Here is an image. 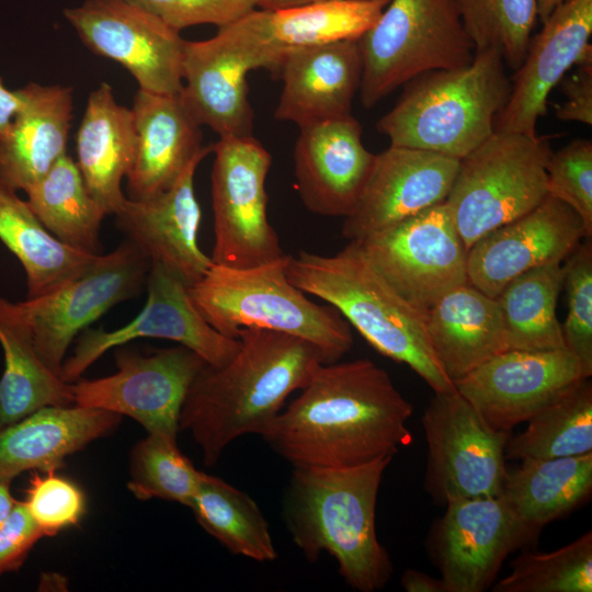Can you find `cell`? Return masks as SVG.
<instances>
[{
	"mask_svg": "<svg viewBox=\"0 0 592 592\" xmlns=\"http://www.w3.org/2000/svg\"><path fill=\"white\" fill-rule=\"evenodd\" d=\"M260 435L293 468H341L395 456L413 436L412 403L368 358L321 363Z\"/></svg>",
	"mask_w": 592,
	"mask_h": 592,
	"instance_id": "1",
	"label": "cell"
},
{
	"mask_svg": "<svg viewBox=\"0 0 592 592\" xmlns=\"http://www.w3.org/2000/svg\"><path fill=\"white\" fill-rule=\"evenodd\" d=\"M238 339L229 362L198 372L180 412L179 430L192 435L209 467L235 440L261 435L325 363L314 344L282 332L246 329Z\"/></svg>",
	"mask_w": 592,
	"mask_h": 592,
	"instance_id": "2",
	"label": "cell"
},
{
	"mask_svg": "<svg viewBox=\"0 0 592 592\" xmlns=\"http://www.w3.org/2000/svg\"><path fill=\"white\" fill-rule=\"evenodd\" d=\"M394 456L341 468H293L283 501L286 528L310 562L328 553L353 590L375 592L392 562L376 532L383 475Z\"/></svg>",
	"mask_w": 592,
	"mask_h": 592,
	"instance_id": "3",
	"label": "cell"
},
{
	"mask_svg": "<svg viewBox=\"0 0 592 592\" xmlns=\"http://www.w3.org/2000/svg\"><path fill=\"white\" fill-rule=\"evenodd\" d=\"M286 275L333 306L375 351L409 366L434 392L455 389L430 343L425 315L385 281L357 241L332 255L289 254Z\"/></svg>",
	"mask_w": 592,
	"mask_h": 592,
	"instance_id": "4",
	"label": "cell"
},
{
	"mask_svg": "<svg viewBox=\"0 0 592 592\" xmlns=\"http://www.w3.org/2000/svg\"><path fill=\"white\" fill-rule=\"evenodd\" d=\"M376 124L390 145L462 159L494 132L512 82L498 49L475 53L462 68L421 75Z\"/></svg>",
	"mask_w": 592,
	"mask_h": 592,
	"instance_id": "5",
	"label": "cell"
},
{
	"mask_svg": "<svg viewBox=\"0 0 592 592\" xmlns=\"http://www.w3.org/2000/svg\"><path fill=\"white\" fill-rule=\"evenodd\" d=\"M289 254L246 269L214 263L189 287L204 318L218 332L238 339L246 329H265L314 344L325 364L338 362L353 345L350 323L331 305H319L289 282Z\"/></svg>",
	"mask_w": 592,
	"mask_h": 592,
	"instance_id": "6",
	"label": "cell"
},
{
	"mask_svg": "<svg viewBox=\"0 0 592 592\" xmlns=\"http://www.w3.org/2000/svg\"><path fill=\"white\" fill-rule=\"evenodd\" d=\"M358 45L365 109L421 75L466 67L475 57L453 0H390Z\"/></svg>",
	"mask_w": 592,
	"mask_h": 592,
	"instance_id": "7",
	"label": "cell"
},
{
	"mask_svg": "<svg viewBox=\"0 0 592 592\" xmlns=\"http://www.w3.org/2000/svg\"><path fill=\"white\" fill-rule=\"evenodd\" d=\"M550 152L545 136L493 132L459 159L445 204L467 250L544 201Z\"/></svg>",
	"mask_w": 592,
	"mask_h": 592,
	"instance_id": "8",
	"label": "cell"
},
{
	"mask_svg": "<svg viewBox=\"0 0 592 592\" xmlns=\"http://www.w3.org/2000/svg\"><path fill=\"white\" fill-rule=\"evenodd\" d=\"M213 153V262L246 269L285 255L267 218L271 153L253 135L219 137Z\"/></svg>",
	"mask_w": 592,
	"mask_h": 592,
	"instance_id": "9",
	"label": "cell"
},
{
	"mask_svg": "<svg viewBox=\"0 0 592 592\" xmlns=\"http://www.w3.org/2000/svg\"><path fill=\"white\" fill-rule=\"evenodd\" d=\"M426 492L440 504L501 493L508 432L493 429L456 388L434 392L421 418Z\"/></svg>",
	"mask_w": 592,
	"mask_h": 592,
	"instance_id": "10",
	"label": "cell"
},
{
	"mask_svg": "<svg viewBox=\"0 0 592 592\" xmlns=\"http://www.w3.org/2000/svg\"><path fill=\"white\" fill-rule=\"evenodd\" d=\"M357 242L385 281L424 315L468 283L467 249L445 201Z\"/></svg>",
	"mask_w": 592,
	"mask_h": 592,
	"instance_id": "11",
	"label": "cell"
},
{
	"mask_svg": "<svg viewBox=\"0 0 592 592\" xmlns=\"http://www.w3.org/2000/svg\"><path fill=\"white\" fill-rule=\"evenodd\" d=\"M150 265L133 243L124 240L58 289L16 303L39 357L52 372L61 377L66 352L82 329L140 293Z\"/></svg>",
	"mask_w": 592,
	"mask_h": 592,
	"instance_id": "12",
	"label": "cell"
},
{
	"mask_svg": "<svg viewBox=\"0 0 592 592\" xmlns=\"http://www.w3.org/2000/svg\"><path fill=\"white\" fill-rule=\"evenodd\" d=\"M64 16L90 52L124 67L138 89L180 92L185 39L147 9L130 0H86Z\"/></svg>",
	"mask_w": 592,
	"mask_h": 592,
	"instance_id": "13",
	"label": "cell"
},
{
	"mask_svg": "<svg viewBox=\"0 0 592 592\" xmlns=\"http://www.w3.org/2000/svg\"><path fill=\"white\" fill-rule=\"evenodd\" d=\"M115 361L113 375L72 384L73 402L126 414L148 433L177 441L184 399L205 361L183 345L147 355L119 350Z\"/></svg>",
	"mask_w": 592,
	"mask_h": 592,
	"instance_id": "14",
	"label": "cell"
},
{
	"mask_svg": "<svg viewBox=\"0 0 592 592\" xmlns=\"http://www.w3.org/2000/svg\"><path fill=\"white\" fill-rule=\"evenodd\" d=\"M146 287L147 301L130 322L116 330H91L80 337L72 355L61 366L66 383L77 380L106 351L138 338L178 342L215 367L234 357L240 340L221 334L208 323L183 281L162 265L151 263Z\"/></svg>",
	"mask_w": 592,
	"mask_h": 592,
	"instance_id": "15",
	"label": "cell"
},
{
	"mask_svg": "<svg viewBox=\"0 0 592 592\" xmlns=\"http://www.w3.org/2000/svg\"><path fill=\"white\" fill-rule=\"evenodd\" d=\"M433 526L430 553L446 592H482L506 556L537 533L526 527L501 494L453 500Z\"/></svg>",
	"mask_w": 592,
	"mask_h": 592,
	"instance_id": "16",
	"label": "cell"
},
{
	"mask_svg": "<svg viewBox=\"0 0 592 592\" xmlns=\"http://www.w3.org/2000/svg\"><path fill=\"white\" fill-rule=\"evenodd\" d=\"M582 378L579 361L567 349L509 350L454 386L493 429L510 433Z\"/></svg>",
	"mask_w": 592,
	"mask_h": 592,
	"instance_id": "17",
	"label": "cell"
},
{
	"mask_svg": "<svg viewBox=\"0 0 592 592\" xmlns=\"http://www.w3.org/2000/svg\"><path fill=\"white\" fill-rule=\"evenodd\" d=\"M588 238L581 217L547 195L526 214L493 229L467 250L468 283L490 297L520 274L562 262Z\"/></svg>",
	"mask_w": 592,
	"mask_h": 592,
	"instance_id": "18",
	"label": "cell"
},
{
	"mask_svg": "<svg viewBox=\"0 0 592 592\" xmlns=\"http://www.w3.org/2000/svg\"><path fill=\"white\" fill-rule=\"evenodd\" d=\"M459 159L390 145L375 161L341 235L358 241L444 202Z\"/></svg>",
	"mask_w": 592,
	"mask_h": 592,
	"instance_id": "19",
	"label": "cell"
},
{
	"mask_svg": "<svg viewBox=\"0 0 592 592\" xmlns=\"http://www.w3.org/2000/svg\"><path fill=\"white\" fill-rule=\"evenodd\" d=\"M592 0H567L531 38L526 55L512 78L510 98L496 117L494 132L536 136L547 112L553 88L573 66L592 60Z\"/></svg>",
	"mask_w": 592,
	"mask_h": 592,
	"instance_id": "20",
	"label": "cell"
},
{
	"mask_svg": "<svg viewBox=\"0 0 592 592\" xmlns=\"http://www.w3.org/2000/svg\"><path fill=\"white\" fill-rule=\"evenodd\" d=\"M209 149L198 155L167 191L147 198L125 201L114 214L117 229L151 263H158L189 287L214 265L198 244L202 212L194 177Z\"/></svg>",
	"mask_w": 592,
	"mask_h": 592,
	"instance_id": "21",
	"label": "cell"
},
{
	"mask_svg": "<svg viewBox=\"0 0 592 592\" xmlns=\"http://www.w3.org/2000/svg\"><path fill=\"white\" fill-rule=\"evenodd\" d=\"M375 156L365 148L362 126L352 115L300 127L293 158L304 206L321 216H349L364 190Z\"/></svg>",
	"mask_w": 592,
	"mask_h": 592,
	"instance_id": "22",
	"label": "cell"
},
{
	"mask_svg": "<svg viewBox=\"0 0 592 592\" xmlns=\"http://www.w3.org/2000/svg\"><path fill=\"white\" fill-rule=\"evenodd\" d=\"M362 69L358 39L285 52L274 72L283 81L274 117L300 128L351 116Z\"/></svg>",
	"mask_w": 592,
	"mask_h": 592,
	"instance_id": "23",
	"label": "cell"
},
{
	"mask_svg": "<svg viewBox=\"0 0 592 592\" xmlns=\"http://www.w3.org/2000/svg\"><path fill=\"white\" fill-rule=\"evenodd\" d=\"M254 69L221 29L209 38L185 41L180 99L201 126L219 137L252 135L247 75Z\"/></svg>",
	"mask_w": 592,
	"mask_h": 592,
	"instance_id": "24",
	"label": "cell"
},
{
	"mask_svg": "<svg viewBox=\"0 0 592 592\" xmlns=\"http://www.w3.org/2000/svg\"><path fill=\"white\" fill-rule=\"evenodd\" d=\"M137 145L126 175L128 198L147 200L170 189L186 167L210 146H203L202 126L179 93L138 89L132 106Z\"/></svg>",
	"mask_w": 592,
	"mask_h": 592,
	"instance_id": "25",
	"label": "cell"
},
{
	"mask_svg": "<svg viewBox=\"0 0 592 592\" xmlns=\"http://www.w3.org/2000/svg\"><path fill=\"white\" fill-rule=\"evenodd\" d=\"M18 90L21 106L0 140V181L26 192L67 153L73 90L37 82Z\"/></svg>",
	"mask_w": 592,
	"mask_h": 592,
	"instance_id": "26",
	"label": "cell"
},
{
	"mask_svg": "<svg viewBox=\"0 0 592 592\" xmlns=\"http://www.w3.org/2000/svg\"><path fill=\"white\" fill-rule=\"evenodd\" d=\"M385 3L321 0L281 9H255L237 20L275 72L285 52L358 39L379 18Z\"/></svg>",
	"mask_w": 592,
	"mask_h": 592,
	"instance_id": "27",
	"label": "cell"
},
{
	"mask_svg": "<svg viewBox=\"0 0 592 592\" xmlns=\"http://www.w3.org/2000/svg\"><path fill=\"white\" fill-rule=\"evenodd\" d=\"M121 418L78 405L47 406L0 429V480L10 482L29 469L57 470L66 456L109 433Z\"/></svg>",
	"mask_w": 592,
	"mask_h": 592,
	"instance_id": "28",
	"label": "cell"
},
{
	"mask_svg": "<svg viewBox=\"0 0 592 592\" xmlns=\"http://www.w3.org/2000/svg\"><path fill=\"white\" fill-rule=\"evenodd\" d=\"M137 134L132 109L117 103L113 89L101 82L88 96L77 137V166L91 196L107 215L127 197L122 182L136 152Z\"/></svg>",
	"mask_w": 592,
	"mask_h": 592,
	"instance_id": "29",
	"label": "cell"
},
{
	"mask_svg": "<svg viewBox=\"0 0 592 592\" xmlns=\"http://www.w3.org/2000/svg\"><path fill=\"white\" fill-rule=\"evenodd\" d=\"M425 326L434 354L453 383L508 351L497 299L469 283L443 295L426 311Z\"/></svg>",
	"mask_w": 592,
	"mask_h": 592,
	"instance_id": "30",
	"label": "cell"
},
{
	"mask_svg": "<svg viewBox=\"0 0 592 592\" xmlns=\"http://www.w3.org/2000/svg\"><path fill=\"white\" fill-rule=\"evenodd\" d=\"M0 344L4 353V372L0 379V429L43 407L73 402L72 384L46 366L18 304L1 296Z\"/></svg>",
	"mask_w": 592,
	"mask_h": 592,
	"instance_id": "31",
	"label": "cell"
},
{
	"mask_svg": "<svg viewBox=\"0 0 592 592\" xmlns=\"http://www.w3.org/2000/svg\"><path fill=\"white\" fill-rule=\"evenodd\" d=\"M16 192L0 181V240L23 265L27 298H34L79 276L100 254H88L59 241Z\"/></svg>",
	"mask_w": 592,
	"mask_h": 592,
	"instance_id": "32",
	"label": "cell"
},
{
	"mask_svg": "<svg viewBox=\"0 0 592 592\" xmlns=\"http://www.w3.org/2000/svg\"><path fill=\"white\" fill-rule=\"evenodd\" d=\"M592 489V452L556 458H524L508 471L501 497L530 530L569 513Z\"/></svg>",
	"mask_w": 592,
	"mask_h": 592,
	"instance_id": "33",
	"label": "cell"
},
{
	"mask_svg": "<svg viewBox=\"0 0 592 592\" xmlns=\"http://www.w3.org/2000/svg\"><path fill=\"white\" fill-rule=\"evenodd\" d=\"M25 193L31 209L55 238L78 251L102 254L100 230L107 214L89 193L69 155Z\"/></svg>",
	"mask_w": 592,
	"mask_h": 592,
	"instance_id": "34",
	"label": "cell"
},
{
	"mask_svg": "<svg viewBox=\"0 0 592 592\" xmlns=\"http://www.w3.org/2000/svg\"><path fill=\"white\" fill-rule=\"evenodd\" d=\"M562 282V264L553 262L520 274L494 297L508 351L565 349L561 322L556 315Z\"/></svg>",
	"mask_w": 592,
	"mask_h": 592,
	"instance_id": "35",
	"label": "cell"
},
{
	"mask_svg": "<svg viewBox=\"0 0 592 592\" xmlns=\"http://www.w3.org/2000/svg\"><path fill=\"white\" fill-rule=\"evenodd\" d=\"M189 508L197 523L231 554L258 562L277 558L269 523L244 491L203 473Z\"/></svg>",
	"mask_w": 592,
	"mask_h": 592,
	"instance_id": "36",
	"label": "cell"
},
{
	"mask_svg": "<svg viewBox=\"0 0 592 592\" xmlns=\"http://www.w3.org/2000/svg\"><path fill=\"white\" fill-rule=\"evenodd\" d=\"M505 446V458H556L592 452V385L582 378L545 405Z\"/></svg>",
	"mask_w": 592,
	"mask_h": 592,
	"instance_id": "37",
	"label": "cell"
},
{
	"mask_svg": "<svg viewBox=\"0 0 592 592\" xmlns=\"http://www.w3.org/2000/svg\"><path fill=\"white\" fill-rule=\"evenodd\" d=\"M475 53L498 49L505 66L524 60L537 18V0H453Z\"/></svg>",
	"mask_w": 592,
	"mask_h": 592,
	"instance_id": "38",
	"label": "cell"
},
{
	"mask_svg": "<svg viewBox=\"0 0 592 592\" xmlns=\"http://www.w3.org/2000/svg\"><path fill=\"white\" fill-rule=\"evenodd\" d=\"M494 592H591L592 533L554 551H526L511 563Z\"/></svg>",
	"mask_w": 592,
	"mask_h": 592,
	"instance_id": "39",
	"label": "cell"
},
{
	"mask_svg": "<svg viewBox=\"0 0 592 592\" xmlns=\"http://www.w3.org/2000/svg\"><path fill=\"white\" fill-rule=\"evenodd\" d=\"M202 476L175 440L149 433L133 449L127 487L138 500L158 498L190 506Z\"/></svg>",
	"mask_w": 592,
	"mask_h": 592,
	"instance_id": "40",
	"label": "cell"
},
{
	"mask_svg": "<svg viewBox=\"0 0 592 592\" xmlns=\"http://www.w3.org/2000/svg\"><path fill=\"white\" fill-rule=\"evenodd\" d=\"M562 288L567 316L561 323L565 349L580 363L582 375H592V242L587 238L563 260Z\"/></svg>",
	"mask_w": 592,
	"mask_h": 592,
	"instance_id": "41",
	"label": "cell"
},
{
	"mask_svg": "<svg viewBox=\"0 0 592 592\" xmlns=\"http://www.w3.org/2000/svg\"><path fill=\"white\" fill-rule=\"evenodd\" d=\"M548 195L569 205L592 236V143L573 139L550 152L546 163Z\"/></svg>",
	"mask_w": 592,
	"mask_h": 592,
	"instance_id": "42",
	"label": "cell"
},
{
	"mask_svg": "<svg viewBox=\"0 0 592 592\" xmlns=\"http://www.w3.org/2000/svg\"><path fill=\"white\" fill-rule=\"evenodd\" d=\"M56 470L35 474L30 479L24 501L44 536H54L78 524L86 510L82 490Z\"/></svg>",
	"mask_w": 592,
	"mask_h": 592,
	"instance_id": "43",
	"label": "cell"
},
{
	"mask_svg": "<svg viewBox=\"0 0 592 592\" xmlns=\"http://www.w3.org/2000/svg\"><path fill=\"white\" fill-rule=\"evenodd\" d=\"M178 32L202 24L227 26L260 8L261 0H130Z\"/></svg>",
	"mask_w": 592,
	"mask_h": 592,
	"instance_id": "44",
	"label": "cell"
},
{
	"mask_svg": "<svg viewBox=\"0 0 592 592\" xmlns=\"http://www.w3.org/2000/svg\"><path fill=\"white\" fill-rule=\"evenodd\" d=\"M44 536L24 502L15 501L0 525V574L19 569L34 544Z\"/></svg>",
	"mask_w": 592,
	"mask_h": 592,
	"instance_id": "45",
	"label": "cell"
},
{
	"mask_svg": "<svg viewBox=\"0 0 592 592\" xmlns=\"http://www.w3.org/2000/svg\"><path fill=\"white\" fill-rule=\"evenodd\" d=\"M576 72L562 81L566 100L556 107V116L562 122L592 125V60L581 62Z\"/></svg>",
	"mask_w": 592,
	"mask_h": 592,
	"instance_id": "46",
	"label": "cell"
},
{
	"mask_svg": "<svg viewBox=\"0 0 592 592\" xmlns=\"http://www.w3.org/2000/svg\"><path fill=\"white\" fill-rule=\"evenodd\" d=\"M400 584L407 592H446L441 578H434L415 569H407L401 576Z\"/></svg>",
	"mask_w": 592,
	"mask_h": 592,
	"instance_id": "47",
	"label": "cell"
},
{
	"mask_svg": "<svg viewBox=\"0 0 592 592\" xmlns=\"http://www.w3.org/2000/svg\"><path fill=\"white\" fill-rule=\"evenodd\" d=\"M21 103L22 99L19 90L8 89L0 76V140L8 133Z\"/></svg>",
	"mask_w": 592,
	"mask_h": 592,
	"instance_id": "48",
	"label": "cell"
},
{
	"mask_svg": "<svg viewBox=\"0 0 592 592\" xmlns=\"http://www.w3.org/2000/svg\"><path fill=\"white\" fill-rule=\"evenodd\" d=\"M14 503L15 500L12 498L9 490V482L0 480V525L12 511Z\"/></svg>",
	"mask_w": 592,
	"mask_h": 592,
	"instance_id": "49",
	"label": "cell"
},
{
	"mask_svg": "<svg viewBox=\"0 0 592 592\" xmlns=\"http://www.w3.org/2000/svg\"><path fill=\"white\" fill-rule=\"evenodd\" d=\"M317 1H321V0H261L260 8L274 10V9H281V8L303 5V4L317 2ZM369 1H377V2H383L387 4L390 0H369Z\"/></svg>",
	"mask_w": 592,
	"mask_h": 592,
	"instance_id": "50",
	"label": "cell"
},
{
	"mask_svg": "<svg viewBox=\"0 0 592 592\" xmlns=\"http://www.w3.org/2000/svg\"><path fill=\"white\" fill-rule=\"evenodd\" d=\"M567 0H537V15L543 22L558 5Z\"/></svg>",
	"mask_w": 592,
	"mask_h": 592,
	"instance_id": "51",
	"label": "cell"
}]
</instances>
